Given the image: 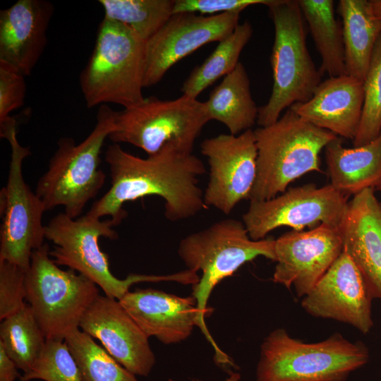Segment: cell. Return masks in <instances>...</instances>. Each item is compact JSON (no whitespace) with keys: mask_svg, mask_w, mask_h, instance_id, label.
<instances>
[{"mask_svg":"<svg viewBox=\"0 0 381 381\" xmlns=\"http://www.w3.org/2000/svg\"><path fill=\"white\" fill-rule=\"evenodd\" d=\"M200 152L210 167L204 202L229 214L241 201L249 200L255 183L258 149L254 131L206 138L200 144Z\"/></svg>","mask_w":381,"mask_h":381,"instance_id":"13","label":"cell"},{"mask_svg":"<svg viewBox=\"0 0 381 381\" xmlns=\"http://www.w3.org/2000/svg\"><path fill=\"white\" fill-rule=\"evenodd\" d=\"M240 375L238 373H231L229 377L226 381H238Z\"/></svg>","mask_w":381,"mask_h":381,"instance_id":"37","label":"cell"},{"mask_svg":"<svg viewBox=\"0 0 381 381\" xmlns=\"http://www.w3.org/2000/svg\"><path fill=\"white\" fill-rule=\"evenodd\" d=\"M119 302L148 337H155L164 344L185 340L198 326L213 346L217 363L233 365L210 335L193 296L181 297L157 289H138L127 292Z\"/></svg>","mask_w":381,"mask_h":381,"instance_id":"16","label":"cell"},{"mask_svg":"<svg viewBox=\"0 0 381 381\" xmlns=\"http://www.w3.org/2000/svg\"><path fill=\"white\" fill-rule=\"evenodd\" d=\"M11 147V159L6 186L1 190L0 261L28 270L33 251L42 246L45 225L44 206L25 183L22 171L23 159L31 154L20 145L13 129L6 138Z\"/></svg>","mask_w":381,"mask_h":381,"instance_id":"11","label":"cell"},{"mask_svg":"<svg viewBox=\"0 0 381 381\" xmlns=\"http://www.w3.org/2000/svg\"><path fill=\"white\" fill-rule=\"evenodd\" d=\"M274 241L251 239L243 222L235 219L214 222L181 241L179 257L188 270L202 272L192 286V296L205 319L212 312L207 306L210 296L223 279L259 256L275 261Z\"/></svg>","mask_w":381,"mask_h":381,"instance_id":"8","label":"cell"},{"mask_svg":"<svg viewBox=\"0 0 381 381\" xmlns=\"http://www.w3.org/2000/svg\"><path fill=\"white\" fill-rule=\"evenodd\" d=\"M330 185L346 197L375 187L381 180V132L371 142L346 148L337 138L325 147Z\"/></svg>","mask_w":381,"mask_h":381,"instance_id":"22","label":"cell"},{"mask_svg":"<svg viewBox=\"0 0 381 381\" xmlns=\"http://www.w3.org/2000/svg\"><path fill=\"white\" fill-rule=\"evenodd\" d=\"M44 243L33 251L25 273V301L47 340L65 341L99 295L97 286L72 269H61Z\"/></svg>","mask_w":381,"mask_h":381,"instance_id":"9","label":"cell"},{"mask_svg":"<svg viewBox=\"0 0 381 381\" xmlns=\"http://www.w3.org/2000/svg\"><path fill=\"white\" fill-rule=\"evenodd\" d=\"M337 12L342 20L347 75L363 81L381 35V20L367 0H340Z\"/></svg>","mask_w":381,"mask_h":381,"instance_id":"23","label":"cell"},{"mask_svg":"<svg viewBox=\"0 0 381 381\" xmlns=\"http://www.w3.org/2000/svg\"><path fill=\"white\" fill-rule=\"evenodd\" d=\"M18 368L0 345V381H15L20 377Z\"/></svg>","mask_w":381,"mask_h":381,"instance_id":"35","label":"cell"},{"mask_svg":"<svg viewBox=\"0 0 381 381\" xmlns=\"http://www.w3.org/2000/svg\"><path fill=\"white\" fill-rule=\"evenodd\" d=\"M83 381H139L87 333L79 329L65 339Z\"/></svg>","mask_w":381,"mask_h":381,"instance_id":"29","label":"cell"},{"mask_svg":"<svg viewBox=\"0 0 381 381\" xmlns=\"http://www.w3.org/2000/svg\"><path fill=\"white\" fill-rule=\"evenodd\" d=\"M80 328L135 375L147 376L156 362L147 334L119 300L99 295L83 315Z\"/></svg>","mask_w":381,"mask_h":381,"instance_id":"18","label":"cell"},{"mask_svg":"<svg viewBox=\"0 0 381 381\" xmlns=\"http://www.w3.org/2000/svg\"><path fill=\"white\" fill-rule=\"evenodd\" d=\"M240 13H173L145 42L143 87L157 84L174 65L203 45L229 35L239 24Z\"/></svg>","mask_w":381,"mask_h":381,"instance_id":"14","label":"cell"},{"mask_svg":"<svg viewBox=\"0 0 381 381\" xmlns=\"http://www.w3.org/2000/svg\"><path fill=\"white\" fill-rule=\"evenodd\" d=\"M54 5L45 0H18L0 11V61L28 76L47 44Z\"/></svg>","mask_w":381,"mask_h":381,"instance_id":"20","label":"cell"},{"mask_svg":"<svg viewBox=\"0 0 381 381\" xmlns=\"http://www.w3.org/2000/svg\"><path fill=\"white\" fill-rule=\"evenodd\" d=\"M273 0H174L173 13H195L210 16L225 13H241L253 5L268 6Z\"/></svg>","mask_w":381,"mask_h":381,"instance_id":"34","label":"cell"},{"mask_svg":"<svg viewBox=\"0 0 381 381\" xmlns=\"http://www.w3.org/2000/svg\"><path fill=\"white\" fill-rule=\"evenodd\" d=\"M26 270L0 261V320L15 314L25 305Z\"/></svg>","mask_w":381,"mask_h":381,"instance_id":"33","label":"cell"},{"mask_svg":"<svg viewBox=\"0 0 381 381\" xmlns=\"http://www.w3.org/2000/svg\"><path fill=\"white\" fill-rule=\"evenodd\" d=\"M321 57L323 75H347L342 28L335 18L332 0H298Z\"/></svg>","mask_w":381,"mask_h":381,"instance_id":"25","label":"cell"},{"mask_svg":"<svg viewBox=\"0 0 381 381\" xmlns=\"http://www.w3.org/2000/svg\"><path fill=\"white\" fill-rule=\"evenodd\" d=\"M210 121L205 102L181 95L173 100L145 97L139 104L117 111L115 127L109 138L128 143L148 155L164 146L193 153L194 143Z\"/></svg>","mask_w":381,"mask_h":381,"instance_id":"10","label":"cell"},{"mask_svg":"<svg viewBox=\"0 0 381 381\" xmlns=\"http://www.w3.org/2000/svg\"><path fill=\"white\" fill-rule=\"evenodd\" d=\"M373 299L361 272L343 248L324 276L303 297L301 306L313 317L349 324L365 334L373 327Z\"/></svg>","mask_w":381,"mask_h":381,"instance_id":"17","label":"cell"},{"mask_svg":"<svg viewBox=\"0 0 381 381\" xmlns=\"http://www.w3.org/2000/svg\"><path fill=\"white\" fill-rule=\"evenodd\" d=\"M257 174L250 200H266L284 193L303 175L322 172L320 154L338 136L317 127L290 109L272 124L254 130Z\"/></svg>","mask_w":381,"mask_h":381,"instance_id":"3","label":"cell"},{"mask_svg":"<svg viewBox=\"0 0 381 381\" xmlns=\"http://www.w3.org/2000/svg\"><path fill=\"white\" fill-rule=\"evenodd\" d=\"M349 197L330 184L318 187L307 183L290 188L266 200H250L242 217L251 239L265 238L273 230L289 226L294 231L313 229L320 224L339 228L346 214Z\"/></svg>","mask_w":381,"mask_h":381,"instance_id":"12","label":"cell"},{"mask_svg":"<svg viewBox=\"0 0 381 381\" xmlns=\"http://www.w3.org/2000/svg\"><path fill=\"white\" fill-rule=\"evenodd\" d=\"M339 231L343 248L361 272L373 298L381 299V202L375 188L349 201Z\"/></svg>","mask_w":381,"mask_h":381,"instance_id":"19","label":"cell"},{"mask_svg":"<svg viewBox=\"0 0 381 381\" xmlns=\"http://www.w3.org/2000/svg\"><path fill=\"white\" fill-rule=\"evenodd\" d=\"M253 32L251 24L245 21L219 44L210 55L195 67L181 87L183 95L197 99L207 87L231 73L240 62L241 53Z\"/></svg>","mask_w":381,"mask_h":381,"instance_id":"26","label":"cell"},{"mask_svg":"<svg viewBox=\"0 0 381 381\" xmlns=\"http://www.w3.org/2000/svg\"><path fill=\"white\" fill-rule=\"evenodd\" d=\"M105 161L111 186L91 206L87 214L101 219L111 217L115 225L126 217V202L151 195L164 201V215L171 222L186 219L208 207L199 186L205 173L203 162L193 153L172 145L141 158L125 151L119 144L109 145Z\"/></svg>","mask_w":381,"mask_h":381,"instance_id":"1","label":"cell"},{"mask_svg":"<svg viewBox=\"0 0 381 381\" xmlns=\"http://www.w3.org/2000/svg\"><path fill=\"white\" fill-rule=\"evenodd\" d=\"M375 190H377L378 191L381 192V180L377 183V185L375 187Z\"/></svg>","mask_w":381,"mask_h":381,"instance_id":"38","label":"cell"},{"mask_svg":"<svg viewBox=\"0 0 381 381\" xmlns=\"http://www.w3.org/2000/svg\"><path fill=\"white\" fill-rule=\"evenodd\" d=\"M369 358L363 342H351L339 333L306 343L278 328L261 344L256 381H345Z\"/></svg>","mask_w":381,"mask_h":381,"instance_id":"5","label":"cell"},{"mask_svg":"<svg viewBox=\"0 0 381 381\" xmlns=\"http://www.w3.org/2000/svg\"><path fill=\"white\" fill-rule=\"evenodd\" d=\"M111 219L101 220L88 214L71 219L64 212L45 225V238L54 244L49 255L57 265H64L84 275L100 287L104 295L120 300L134 284L174 281L193 284L195 272L186 270L167 275L129 274L121 279L109 267L108 255L99 247L101 237L116 240L118 234Z\"/></svg>","mask_w":381,"mask_h":381,"instance_id":"4","label":"cell"},{"mask_svg":"<svg viewBox=\"0 0 381 381\" xmlns=\"http://www.w3.org/2000/svg\"><path fill=\"white\" fill-rule=\"evenodd\" d=\"M364 102L353 147L375 140L381 132V35L374 48L363 80Z\"/></svg>","mask_w":381,"mask_h":381,"instance_id":"30","label":"cell"},{"mask_svg":"<svg viewBox=\"0 0 381 381\" xmlns=\"http://www.w3.org/2000/svg\"><path fill=\"white\" fill-rule=\"evenodd\" d=\"M104 18L126 25L147 42L173 14L174 0H99Z\"/></svg>","mask_w":381,"mask_h":381,"instance_id":"28","label":"cell"},{"mask_svg":"<svg viewBox=\"0 0 381 381\" xmlns=\"http://www.w3.org/2000/svg\"><path fill=\"white\" fill-rule=\"evenodd\" d=\"M370 4L375 16L381 20V0H371Z\"/></svg>","mask_w":381,"mask_h":381,"instance_id":"36","label":"cell"},{"mask_svg":"<svg viewBox=\"0 0 381 381\" xmlns=\"http://www.w3.org/2000/svg\"><path fill=\"white\" fill-rule=\"evenodd\" d=\"M267 7L274 28L270 56L273 86L267 102L258 109L260 127L276 122L292 104L309 100L322 76L307 48L298 0H273Z\"/></svg>","mask_w":381,"mask_h":381,"instance_id":"7","label":"cell"},{"mask_svg":"<svg viewBox=\"0 0 381 381\" xmlns=\"http://www.w3.org/2000/svg\"><path fill=\"white\" fill-rule=\"evenodd\" d=\"M208 117L224 125L232 135L252 129L259 107L253 100L250 80L241 62L210 92L205 102Z\"/></svg>","mask_w":381,"mask_h":381,"instance_id":"24","label":"cell"},{"mask_svg":"<svg viewBox=\"0 0 381 381\" xmlns=\"http://www.w3.org/2000/svg\"><path fill=\"white\" fill-rule=\"evenodd\" d=\"M343 250L339 228L320 224L308 231H290L274 241L277 265L272 280L304 297Z\"/></svg>","mask_w":381,"mask_h":381,"instance_id":"15","label":"cell"},{"mask_svg":"<svg viewBox=\"0 0 381 381\" xmlns=\"http://www.w3.org/2000/svg\"><path fill=\"white\" fill-rule=\"evenodd\" d=\"M23 75L11 65L0 61V135L1 137L16 127L10 114L21 107L26 95Z\"/></svg>","mask_w":381,"mask_h":381,"instance_id":"32","label":"cell"},{"mask_svg":"<svg viewBox=\"0 0 381 381\" xmlns=\"http://www.w3.org/2000/svg\"><path fill=\"white\" fill-rule=\"evenodd\" d=\"M20 381H83L78 364L66 341L49 339Z\"/></svg>","mask_w":381,"mask_h":381,"instance_id":"31","label":"cell"},{"mask_svg":"<svg viewBox=\"0 0 381 381\" xmlns=\"http://www.w3.org/2000/svg\"><path fill=\"white\" fill-rule=\"evenodd\" d=\"M364 102L363 81L349 75L321 81L312 97L289 109L313 125L353 140Z\"/></svg>","mask_w":381,"mask_h":381,"instance_id":"21","label":"cell"},{"mask_svg":"<svg viewBox=\"0 0 381 381\" xmlns=\"http://www.w3.org/2000/svg\"><path fill=\"white\" fill-rule=\"evenodd\" d=\"M145 42L128 27L103 18L92 52L80 75L87 107L113 103L126 109L145 99Z\"/></svg>","mask_w":381,"mask_h":381,"instance_id":"6","label":"cell"},{"mask_svg":"<svg viewBox=\"0 0 381 381\" xmlns=\"http://www.w3.org/2000/svg\"><path fill=\"white\" fill-rule=\"evenodd\" d=\"M46 337L28 303L0 324V345L18 369L27 372L42 352Z\"/></svg>","mask_w":381,"mask_h":381,"instance_id":"27","label":"cell"},{"mask_svg":"<svg viewBox=\"0 0 381 381\" xmlns=\"http://www.w3.org/2000/svg\"><path fill=\"white\" fill-rule=\"evenodd\" d=\"M116 113L107 104L101 105L93 130L82 142L75 144L68 137L58 140L35 190L46 211L61 206L68 217L76 219L97 195L106 180L99 167L102 149L114 129Z\"/></svg>","mask_w":381,"mask_h":381,"instance_id":"2","label":"cell"}]
</instances>
